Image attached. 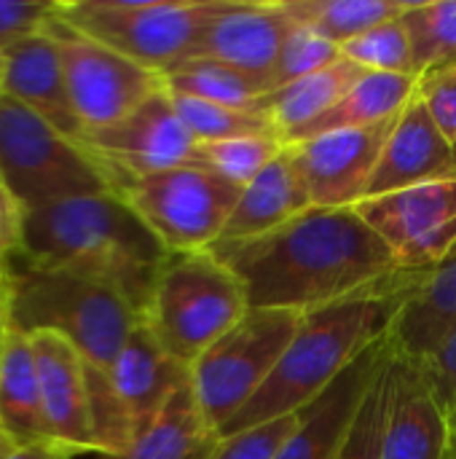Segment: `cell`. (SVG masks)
<instances>
[{"label":"cell","mask_w":456,"mask_h":459,"mask_svg":"<svg viewBox=\"0 0 456 459\" xmlns=\"http://www.w3.org/2000/svg\"><path fill=\"white\" fill-rule=\"evenodd\" d=\"M366 73L368 70H363L360 65L341 59L314 75L261 94L255 100V108L271 121L280 140L288 143L298 129L325 116Z\"/></svg>","instance_id":"obj_23"},{"label":"cell","mask_w":456,"mask_h":459,"mask_svg":"<svg viewBox=\"0 0 456 459\" xmlns=\"http://www.w3.org/2000/svg\"><path fill=\"white\" fill-rule=\"evenodd\" d=\"M392 360V344L390 352L374 377L360 411L349 428V436L336 459H384V414H387V374Z\"/></svg>","instance_id":"obj_33"},{"label":"cell","mask_w":456,"mask_h":459,"mask_svg":"<svg viewBox=\"0 0 456 459\" xmlns=\"http://www.w3.org/2000/svg\"><path fill=\"white\" fill-rule=\"evenodd\" d=\"M245 285L253 309L317 312L400 272L355 207H309L247 242L210 247Z\"/></svg>","instance_id":"obj_1"},{"label":"cell","mask_w":456,"mask_h":459,"mask_svg":"<svg viewBox=\"0 0 456 459\" xmlns=\"http://www.w3.org/2000/svg\"><path fill=\"white\" fill-rule=\"evenodd\" d=\"M400 22L409 32L419 78L454 67L456 0H411Z\"/></svg>","instance_id":"obj_29"},{"label":"cell","mask_w":456,"mask_h":459,"mask_svg":"<svg viewBox=\"0 0 456 459\" xmlns=\"http://www.w3.org/2000/svg\"><path fill=\"white\" fill-rule=\"evenodd\" d=\"M456 331V250L433 266L406 299L390 331L392 350L411 360H427Z\"/></svg>","instance_id":"obj_22"},{"label":"cell","mask_w":456,"mask_h":459,"mask_svg":"<svg viewBox=\"0 0 456 459\" xmlns=\"http://www.w3.org/2000/svg\"><path fill=\"white\" fill-rule=\"evenodd\" d=\"M108 183L169 253L212 247L242 194L199 164L151 175H108Z\"/></svg>","instance_id":"obj_9"},{"label":"cell","mask_w":456,"mask_h":459,"mask_svg":"<svg viewBox=\"0 0 456 459\" xmlns=\"http://www.w3.org/2000/svg\"><path fill=\"white\" fill-rule=\"evenodd\" d=\"M288 16L323 35L325 40L344 46L357 35L400 19L411 0H280Z\"/></svg>","instance_id":"obj_27"},{"label":"cell","mask_w":456,"mask_h":459,"mask_svg":"<svg viewBox=\"0 0 456 459\" xmlns=\"http://www.w3.org/2000/svg\"><path fill=\"white\" fill-rule=\"evenodd\" d=\"M22 229L24 210L0 183V269L22 255Z\"/></svg>","instance_id":"obj_39"},{"label":"cell","mask_w":456,"mask_h":459,"mask_svg":"<svg viewBox=\"0 0 456 459\" xmlns=\"http://www.w3.org/2000/svg\"><path fill=\"white\" fill-rule=\"evenodd\" d=\"M422 368L441 406L446 409V414H452L456 409V331L427 360H422Z\"/></svg>","instance_id":"obj_38"},{"label":"cell","mask_w":456,"mask_h":459,"mask_svg":"<svg viewBox=\"0 0 456 459\" xmlns=\"http://www.w3.org/2000/svg\"><path fill=\"white\" fill-rule=\"evenodd\" d=\"M454 148H456V143H454Z\"/></svg>","instance_id":"obj_46"},{"label":"cell","mask_w":456,"mask_h":459,"mask_svg":"<svg viewBox=\"0 0 456 459\" xmlns=\"http://www.w3.org/2000/svg\"><path fill=\"white\" fill-rule=\"evenodd\" d=\"M8 459H67V455L51 444H35V446H19Z\"/></svg>","instance_id":"obj_41"},{"label":"cell","mask_w":456,"mask_h":459,"mask_svg":"<svg viewBox=\"0 0 456 459\" xmlns=\"http://www.w3.org/2000/svg\"><path fill=\"white\" fill-rule=\"evenodd\" d=\"M81 145L105 175H151L196 164L199 143L177 116L167 89L148 97L121 121L83 132Z\"/></svg>","instance_id":"obj_12"},{"label":"cell","mask_w":456,"mask_h":459,"mask_svg":"<svg viewBox=\"0 0 456 459\" xmlns=\"http://www.w3.org/2000/svg\"><path fill=\"white\" fill-rule=\"evenodd\" d=\"M215 444L218 436L202 414L194 382H185L126 452L102 459H210Z\"/></svg>","instance_id":"obj_24"},{"label":"cell","mask_w":456,"mask_h":459,"mask_svg":"<svg viewBox=\"0 0 456 459\" xmlns=\"http://www.w3.org/2000/svg\"><path fill=\"white\" fill-rule=\"evenodd\" d=\"M400 269L427 272L456 250V180L425 183L355 207Z\"/></svg>","instance_id":"obj_11"},{"label":"cell","mask_w":456,"mask_h":459,"mask_svg":"<svg viewBox=\"0 0 456 459\" xmlns=\"http://www.w3.org/2000/svg\"><path fill=\"white\" fill-rule=\"evenodd\" d=\"M298 414H288L234 436H220L210 459H277L285 441L296 430Z\"/></svg>","instance_id":"obj_35"},{"label":"cell","mask_w":456,"mask_h":459,"mask_svg":"<svg viewBox=\"0 0 456 459\" xmlns=\"http://www.w3.org/2000/svg\"><path fill=\"white\" fill-rule=\"evenodd\" d=\"M0 91L32 110L59 134L81 143L83 126L67 94L56 43L46 30L0 54Z\"/></svg>","instance_id":"obj_19"},{"label":"cell","mask_w":456,"mask_h":459,"mask_svg":"<svg viewBox=\"0 0 456 459\" xmlns=\"http://www.w3.org/2000/svg\"><path fill=\"white\" fill-rule=\"evenodd\" d=\"M164 89L177 97H194L204 102H218V105H234V108H253L261 94H266V86L226 65L218 59H204V56H191L169 70L161 73Z\"/></svg>","instance_id":"obj_28"},{"label":"cell","mask_w":456,"mask_h":459,"mask_svg":"<svg viewBox=\"0 0 456 459\" xmlns=\"http://www.w3.org/2000/svg\"><path fill=\"white\" fill-rule=\"evenodd\" d=\"M398 116L376 126L328 132L288 145L312 196V207H357L368 199L371 180Z\"/></svg>","instance_id":"obj_13"},{"label":"cell","mask_w":456,"mask_h":459,"mask_svg":"<svg viewBox=\"0 0 456 459\" xmlns=\"http://www.w3.org/2000/svg\"><path fill=\"white\" fill-rule=\"evenodd\" d=\"M419 91V78L414 75H392V73H366L325 116L298 129L285 145L341 132V129H363L376 126L382 121L395 118Z\"/></svg>","instance_id":"obj_25"},{"label":"cell","mask_w":456,"mask_h":459,"mask_svg":"<svg viewBox=\"0 0 456 459\" xmlns=\"http://www.w3.org/2000/svg\"><path fill=\"white\" fill-rule=\"evenodd\" d=\"M56 43L67 94L83 132L110 126L164 89L159 73L75 30L56 11L46 24Z\"/></svg>","instance_id":"obj_10"},{"label":"cell","mask_w":456,"mask_h":459,"mask_svg":"<svg viewBox=\"0 0 456 459\" xmlns=\"http://www.w3.org/2000/svg\"><path fill=\"white\" fill-rule=\"evenodd\" d=\"M341 54H344V59L360 65L368 73H392V75L419 78L417 67H414L411 40H409V32L400 19L384 22V24L357 35L355 40L341 46Z\"/></svg>","instance_id":"obj_32"},{"label":"cell","mask_w":456,"mask_h":459,"mask_svg":"<svg viewBox=\"0 0 456 459\" xmlns=\"http://www.w3.org/2000/svg\"><path fill=\"white\" fill-rule=\"evenodd\" d=\"M56 11V0H0V54L40 35Z\"/></svg>","instance_id":"obj_36"},{"label":"cell","mask_w":456,"mask_h":459,"mask_svg":"<svg viewBox=\"0 0 456 459\" xmlns=\"http://www.w3.org/2000/svg\"><path fill=\"white\" fill-rule=\"evenodd\" d=\"M449 455L452 422L422 363L392 350L387 374L384 459H449Z\"/></svg>","instance_id":"obj_15"},{"label":"cell","mask_w":456,"mask_h":459,"mask_svg":"<svg viewBox=\"0 0 456 459\" xmlns=\"http://www.w3.org/2000/svg\"><path fill=\"white\" fill-rule=\"evenodd\" d=\"M441 180H456V148L438 129L417 91V97L400 110L384 143L368 199Z\"/></svg>","instance_id":"obj_18"},{"label":"cell","mask_w":456,"mask_h":459,"mask_svg":"<svg viewBox=\"0 0 456 459\" xmlns=\"http://www.w3.org/2000/svg\"><path fill=\"white\" fill-rule=\"evenodd\" d=\"M449 459H456V455H452V457H449Z\"/></svg>","instance_id":"obj_44"},{"label":"cell","mask_w":456,"mask_h":459,"mask_svg":"<svg viewBox=\"0 0 456 459\" xmlns=\"http://www.w3.org/2000/svg\"><path fill=\"white\" fill-rule=\"evenodd\" d=\"M419 97L425 100L438 129L456 143V65L425 75L419 81Z\"/></svg>","instance_id":"obj_37"},{"label":"cell","mask_w":456,"mask_h":459,"mask_svg":"<svg viewBox=\"0 0 456 459\" xmlns=\"http://www.w3.org/2000/svg\"><path fill=\"white\" fill-rule=\"evenodd\" d=\"M220 5L223 0H56V13L161 75L191 56Z\"/></svg>","instance_id":"obj_8"},{"label":"cell","mask_w":456,"mask_h":459,"mask_svg":"<svg viewBox=\"0 0 456 459\" xmlns=\"http://www.w3.org/2000/svg\"><path fill=\"white\" fill-rule=\"evenodd\" d=\"M427 272L400 269L344 301L304 315L269 382L220 436L298 414L320 398L363 352L390 336L398 312Z\"/></svg>","instance_id":"obj_3"},{"label":"cell","mask_w":456,"mask_h":459,"mask_svg":"<svg viewBox=\"0 0 456 459\" xmlns=\"http://www.w3.org/2000/svg\"><path fill=\"white\" fill-rule=\"evenodd\" d=\"M341 46L325 40L323 35L301 27L293 22L290 32L282 40L277 65H274V78H271V89L288 86L293 81H301L306 75H314L336 62H341Z\"/></svg>","instance_id":"obj_34"},{"label":"cell","mask_w":456,"mask_h":459,"mask_svg":"<svg viewBox=\"0 0 456 459\" xmlns=\"http://www.w3.org/2000/svg\"><path fill=\"white\" fill-rule=\"evenodd\" d=\"M301 317L304 315L288 309L250 307L245 317L191 366L196 401L218 438L269 382Z\"/></svg>","instance_id":"obj_7"},{"label":"cell","mask_w":456,"mask_h":459,"mask_svg":"<svg viewBox=\"0 0 456 459\" xmlns=\"http://www.w3.org/2000/svg\"><path fill=\"white\" fill-rule=\"evenodd\" d=\"M0 97H3V91H0Z\"/></svg>","instance_id":"obj_45"},{"label":"cell","mask_w":456,"mask_h":459,"mask_svg":"<svg viewBox=\"0 0 456 459\" xmlns=\"http://www.w3.org/2000/svg\"><path fill=\"white\" fill-rule=\"evenodd\" d=\"M110 379L129 417L132 433L137 436L161 414L172 395L191 382V368L172 358L140 317L113 366Z\"/></svg>","instance_id":"obj_20"},{"label":"cell","mask_w":456,"mask_h":459,"mask_svg":"<svg viewBox=\"0 0 456 459\" xmlns=\"http://www.w3.org/2000/svg\"><path fill=\"white\" fill-rule=\"evenodd\" d=\"M309 207L312 196L285 145V151L250 186L242 188L218 242L231 245L258 239L306 212Z\"/></svg>","instance_id":"obj_21"},{"label":"cell","mask_w":456,"mask_h":459,"mask_svg":"<svg viewBox=\"0 0 456 459\" xmlns=\"http://www.w3.org/2000/svg\"><path fill=\"white\" fill-rule=\"evenodd\" d=\"M16 449H19V444L8 436V430L0 425V459H8Z\"/></svg>","instance_id":"obj_42"},{"label":"cell","mask_w":456,"mask_h":459,"mask_svg":"<svg viewBox=\"0 0 456 459\" xmlns=\"http://www.w3.org/2000/svg\"><path fill=\"white\" fill-rule=\"evenodd\" d=\"M449 422H452V455H456V409L449 414Z\"/></svg>","instance_id":"obj_43"},{"label":"cell","mask_w":456,"mask_h":459,"mask_svg":"<svg viewBox=\"0 0 456 459\" xmlns=\"http://www.w3.org/2000/svg\"><path fill=\"white\" fill-rule=\"evenodd\" d=\"M30 342L38 360L43 425L48 444L67 457L99 455L83 358L59 333H32Z\"/></svg>","instance_id":"obj_14"},{"label":"cell","mask_w":456,"mask_h":459,"mask_svg":"<svg viewBox=\"0 0 456 459\" xmlns=\"http://www.w3.org/2000/svg\"><path fill=\"white\" fill-rule=\"evenodd\" d=\"M13 261L3 266L11 328L24 336L59 333L78 350L86 368L99 457H118L129 449L134 433L110 377L140 315L102 280L35 266L22 255L19 264Z\"/></svg>","instance_id":"obj_2"},{"label":"cell","mask_w":456,"mask_h":459,"mask_svg":"<svg viewBox=\"0 0 456 459\" xmlns=\"http://www.w3.org/2000/svg\"><path fill=\"white\" fill-rule=\"evenodd\" d=\"M0 425L19 446L48 444L35 350L30 336L13 328L0 363Z\"/></svg>","instance_id":"obj_26"},{"label":"cell","mask_w":456,"mask_h":459,"mask_svg":"<svg viewBox=\"0 0 456 459\" xmlns=\"http://www.w3.org/2000/svg\"><path fill=\"white\" fill-rule=\"evenodd\" d=\"M247 309L242 280L207 247L169 253L142 320L161 347L191 368Z\"/></svg>","instance_id":"obj_5"},{"label":"cell","mask_w":456,"mask_h":459,"mask_svg":"<svg viewBox=\"0 0 456 459\" xmlns=\"http://www.w3.org/2000/svg\"><path fill=\"white\" fill-rule=\"evenodd\" d=\"M22 258L113 285L145 317L169 250L113 191L24 212Z\"/></svg>","instance_id":"obj_4"},{"label":"cell","mask_w":456,"mask_h":459,"mask_svg":"<svg viewBox=\"0 0 456 459\" xmlns=\"http://www.w3.org/2000/svg\"><path fill=\"white\" fill-rule=\"evenodd\" d=\"M177 116L196 137V143H218L231 137H250V134H277L271 121L253 105V108H234L204 102L194 97L169 94Z\"/></svg>","instance_id":"obj_31"},{"label":"cell","mask_w":456,"mask_h":459,"mask_svg":"<svg viewBox=\"0 0 456 459\" xmlns=\"http://www.w3.org/2000/svg\"><path fill=\"white\" fill-rule=\"evenodd\" d=\"M390 352V336L363 352L320 398L298 411L296 430L285 441L277 459H336L360 403Z\"/></svg>","instance_id":"obj_17"},{"label":"cell","mask_w":456,"mask_h":459,"mask_svg":"<svg viewBox=\"0 0 456 459\" xmlns=\"http://www.w3.org/2000/svg\"><path fill=\"white\" fill-rule=\"evenodd\" d=\"M282 151H285V143L280 140V134L231 137V140H218V143H199L196 164L228 180L231 186L245 188Z\"/></svg>","instance_id":"obj_30"},{"label":"cell","mask_w":456,"mask_h":459,"mask_svg":"<svg viewBox=\"0 0 456 459\" xmlns=\"http://www.w3.org/2000/svg\"><path fill=\"white\" fill-rule=\"evenodd\" d=\"M8 336H11V315H8V296H5V274L0 269V363L5 355Z\"/></svg>","instance_id":"obj_40"},{"label":"cell","mask_w":456,"mask_h":459,"mask_svg":"<svg viewBox=\"0 0 456 459\" xmlns=\"http://www.w3.org/2000/svg\"><path fill=\"white\" fill-rule=\"evenodd\" d=\"M290 27L293 19L288 16L280 0H223L218 13L202 30L191 56L226 62L258 78L266 91H271L274 65Z\"/></svg>","instance_id":"obj_16"},{"label":"cell","mask_w":456,"mask_h":459,"mask_svg":"<svg viewBox=\"0 0 456 459\" xmlns=\"http://www.w3.org/2000/svg\"><path fill=\"white\" fill-rule=\"evenodd\" d=\"M0 183L24 212L110 191L91 153L11 97H0Z\"/></svg>","instance_id":"obj_6"}]
</instances>
